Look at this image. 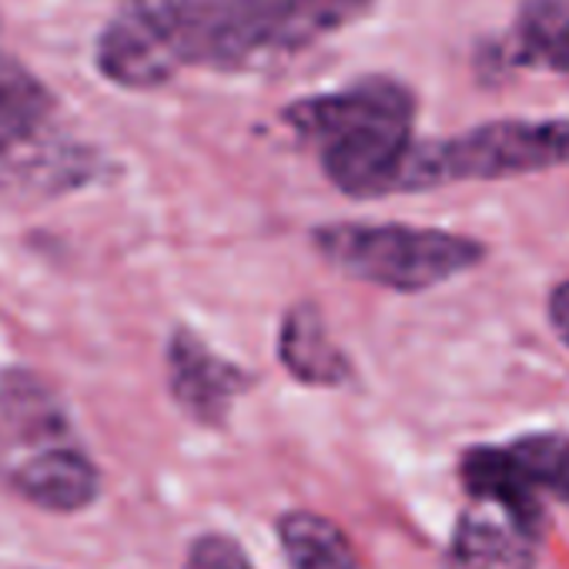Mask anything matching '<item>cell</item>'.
<instances>
[{
	"mask_svg": "<svg viewBox=\"0 0 569 569\" xmlns=\"http://www.w3.org/2000/svg\"><path fill=\"white\" fill-rule=\"evenodd\" d=\"M569 164L566 118H502L442 141H416L399 191H429L456 181H502Z\"/></svg>",
	"mask_w": 569,
	"mask_h": 569,
	"instance_id": "cell-5",
	"label": "cell"
},
{
	"mask_svg": "<svg viewBox=\"0 0 569 569\" xmlns=\"http://www.w3.org/2000/svg\"><path fill=\"white\" fill-rule=\"evenodd\" d=\"M278 546L289 569H359L349 536L312 509L278 516Z\"/></svg>",
	"mask_w": 569,
	"mask_h": 569,
	"instance_id": "cell-10",
	"label": "cell"
},
{
	"mask_svg": "<svg viewBox=\"0 0 569 569\" xmlns=\"http://www.w3.org/2000/svg\"><path fill=\"white\" fill-rule=\"evenodd\" d=\"M312 244L342 274L406 296L439 289L486 258V244L469 234L396 221L322 224L312 231Z\"/></svg>",
	"mask_w": 569,
	"mask_h": 569,
	"instance_id": "cell-4",
	"label": "cell"
},
{
	"mask_svg": "<svg viewBox=\"0 0 569 569\" xmlns=\"http://www.w3.org/2000/svg\"><path fill=\"white\" fill-rule=\"evenodd\" d=\"M549 322L556 336L569 346V281H559L549 296Z\"/></svg>",
	"mask_w": 569,
	"mask_h": 569,
	"instance_id": "cell-14",
	"label": "cell"
},
{
	"mask_svg": "<svg viewBox=\"0 0 569 569\" xmlns=\"http://www.w3.org/2000/svg\"><path fill=\"white\" fill-rule=\"evenodd\" d=\"M0 419L8 429L4 479L21 499L48 512H81L98 499L101 469L38 376L11 372L0 379Z\"/></svg>",
	"mask_w": 569,
	"mask_h": 569,
	"instance_id": "cell-3",
	"label": "cell"
},
{
	"mask_svg": "<svg viewBox=\"0 0 569 569\" xmlns=\"http://www.w3.org/2000/svg\"><path fill=\"white\" fill-rule=\"evenodd\" d=\"M278 359L289 369V376L302 386L332 389L352 379V362L332 342L316 302H296L284 312L281 332H278Z\"/></svg>",
	"mask_w": 569,
	"mask_h": 569,
	"instance_id": "cell-8",
	"label": "cell"
},
{
	"mask_svg": "<svg viewBox=\"0 0 569 569\" xmlns=\"http://www.w3.org/2000/svg\"><path fill=\"white\" fill-rule=\"evenodd\" d=\"M542 536L492 502L472 499L449 542V569H536Z\"/></svg>",
	"mask_w": 569,
	"mask_h": 569,
	"instance_id": "cell-7",
	"label": "cell"
},
{
	"mask_svg": "<svg viewBox=\"0 0 569 569\" xmlns=\"http://www.w3.org/2000/svg\"><path fill=\"white\" fill-rule=\"evenodd\" d=\"M164 362L171 399L198 426H224L234 399L251 386L244 369L211 352L191 329L171 332Z\"/></svg>",
	"mask_w": 569,
	"mask_h": 569,
	"instance_id": "cell-6",
	"label": "cell"
},
{
	"mask_svg": "<svg viewBox=\"0 0 569 569\" xmlns=\"http://www.w3.org/2000/svg\"><path fill=\"white\" fill-rule=\"evenodd\" d=\"M509 64L569 74V0H519Z\"/></svg>",
	"mask_w": 569,
	"mask_h": 569,
	"instance_id": "cell-9",
	"label": "cell"
},
{
	"mask_svg": "<svg viewBox=\"0 0 569 569\" xmlns=\"http://www.w3.org/2000/svg\"><path fill=\"white\" fill-rule=\"evenodd\" d=\"M281 121L319 154L326 178L352 198L396 194L416 148V98L389 74H366L299 98L281 111Z\"/></svg>",
	"mask_w": 569,
	"mask_h": 569,
	"instance_id": "cell-2",
	"label": "cell"
},
{
	"mask_svg": "<svg viewBox=\"0 0 569 569\" xmlns=\"http://www.w3.org/2000/svg\"><path fill=\"white\" fill-rule=\"evenodd\" d=\"M506 449L519 476L539 499L552 496L569 506V436L566 432H526Z\"/></svg>",
	"mask_w": 569,
	"mask_h": 569,
	"instance_id": "cell-12",
	"label": "cell"
},
{
	"mask_svg": "<svg viewBox=\"0 0 569 569\" xmlns=\"http://www.w3.org/2000/svg\"><path fill=\"white\" fill-rule=\"evenodd\" d=\"M184 569H258L251 556L224 532H204L188 546Z\"/></svg>",
	"mask_w": 569,
	"mask_h": 569,
	"instance_id": "cell-13",
	"label": "cell"
},
{
	"mask_svg": "<svg viewBox=\"0 0 569 569\" xmlns=\"http://www.w3.org/2000/svg\"><path fill=\"white\" fill-rule=\"evenodd\" d=\"M54 111V98L18 58L0 51V154L28 144Z\"/></svg>",
	"mask_w": 569,
	"mask_h": 569,
	"instance_id": "cell-11",
	"label": "cell"
},
{
	"mask_svg": "<svg viewBox=\"0 0 569 569\" xmlns=\"http://www.w3.org/2000/svg\"><path fill=\"white\" fill-rule=\"evenodd\" d=\"M376 0H121L94 48L101 78L128 91L181 68L248 71L296 58L372 11Z\"/></svg>",
	"mask_w": 569,
	"mask_h": 569,
	"instance_id": "cell-1",
	"label": "cell"
}]
</instances>
